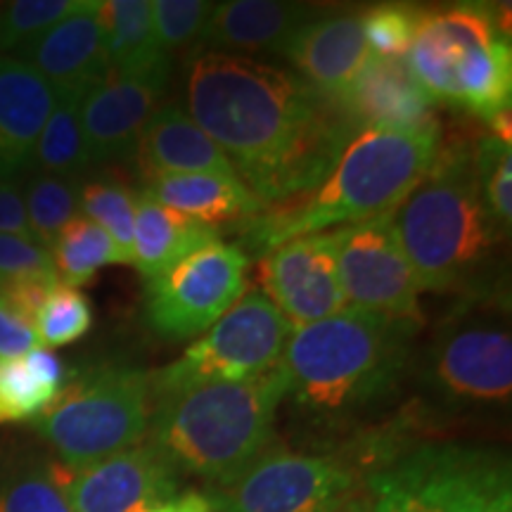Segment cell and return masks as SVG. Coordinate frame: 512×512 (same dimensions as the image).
<instances>
[{
  "mask_svg": "<svg viewBox=\"0 0 512 512\" xmlns=\"http://www.w3.org/2000/svg\"><path fill=\"white\" fill-rule=\"evenodd\" d=\"M185 102L266 207L316 188L354 131L342 105L302 76L219 50L190 62Z\"/></svg>",
  "mask_w": 512,
  "mask_h": 512,
  "instance_id": "cell-1",
  "label": "cell"
},
{
  "mask_svg": "<svg viewBox=\"0 0 512 512\" xmlns=\"http://www.w3.org/2000/svg\"><path fill=\"white\" fill-rule=\"evenodd\" d=\"M439 147V124L361 128L316 188L254 219L249 240L266 254L302 235L394 216L432 169Z\"/></svg>",
  "mask_w": 512,
  "mask_h": 512,
  "instance_id": "cell-2",
  "label": "cell"
},
{
  "mask_svg": "<svg viewBox=\"0 0 512 512\" xmlns=\"http://www.w3.org/2000/svg\"><path fill=\"white\" fill-rule=\"evenodd\" d=\"M287 394L283 366L242 382L207 384L155 401L147 444L174 467L228 484L268 451L275 411Z\"/></svg>",
  "mask_w": 512,
  "mask_h": 512,
  "instance_id": "cell-3",
  "label": "cell"
},
{
  "mask_svg": "<svg viewBox=\"0 0 512 512\" xmlns=\"http://www.w3.org/2000/svg\"><path fill=\"white\" fill-rule=\"evenodd\" d=\"M418 323L347 306L294 328L280 358L287 394L313 415H347L389 394Z\"/></svg>",
  "mask_w": 512,
  "mask_h": 512,
  "instance_id": "cell-4",
  "label": "cell"
},
{
  "mask_svg": "<svg viewBox=\"0 0 512 512\" xmlns=\"http://www.w3.org/2000/svg\"><path fill=\"white\" fill-rule=\"evenodd\" d=\"M392 223L422 292L465 285L491 254L501 230L479 192L472 150L444 143Z\"/></svg>",
  "mask_w": 512,
  "mask_h": 512,
  "instance_id": "cell-5",
  "label": "cell"
},
{
  "mask_svg": "<svg viewBox=\"0 0 512 512\" xmlns=\"http://www.w3.org/2000/svg\"><path fill=\"white\" fill-rule=\"evenodd\" d=\"M403 60L434 102H453L489 124L510 112V31L486 5L422 10Z\"/></svg>",
  "mask_w": 512,
  "mask_h": 512,
  "instance_id": "cell-6",
  "label": "cell"
},
{
  "mask_svg": "<svg viewBox=\"0 0 512 512\" xmlns=\"http://www.w3.org/2000/svg\"><path fill=\"white\" fill-rule=\"evenodd\" d=\"M152 411L150 375L136 368H95L64 382L34 427L64 467L81 470L143 444Z\"/></svg>",
  "mask_w": 512,
  "mask_h": 512,
  "instance_id": "cell-7",
  "label": "cell"
},
{
  "mask_svg": "<svg viewBox=\"0 0 512 512\" xmlns=\"http://www.w3.org/2000/svg\"><path fill=\"white\" fill-rule=\"evenodd\" d=\"M294 328L261 290H249L174 363L152 373L155 401L273 370Z\"/></svg>",
  "mask_w": 512,
  "mask_h": 512,
  "instance_id": "cell-8",
  "label": "cell"
},
{
  "mask_svg": "<svg viewBox=\"0 0 512 512\" xmlns=\"http://www.w3.org/2000/svg\"><path fill=\"white\" fill-rule=\"evenodd\" d=\"M249 256L238 245L211 242L147 280L145 318L162 339H197L247 292Z\"/></svg>",
  "mask_w": 512,
  "mask_h": 512,
  "instance_id": "cell-9",
  "label": "cell"
},
{
  "mask_svg": "<svg viewBox=\"0 0 512 512\" xmlns=\"http://www.w3.org/2000/svg\"><path fill=\"white\" fill-rule=\"evenodd\" d=\"M351 482L332 458L268 448L211 503L216 512H337Z\"/></svg>",
  "mask_w": 512,
  "mask_h": 512,
  "instance_id": "cell-10",
  "label": "cell"
},
{
  "mask_svg": "<svg viewBox=\"0 0 512 512\" xmlns=\"http://www.w3.org/2000/svg\"><path fill=\"white\" fill-rule=\"evenodd\" d=\"M339 283L356 309L422 325L420 280L403 252L392 216L335 228Z\"/></svg>",
  "mask_w": 512,
  "mask_h": 512,
  "instance_id": "cell-11",
  "label": "cell"
},
{
  "mask_svg": "<svg viewBox=\"0 0 512 512\" xmlns=\"http://www.w3.org/2000/svg\"><path fill=\"white\" fill-rule=\"evenodd\" d=\"M392 475L434 512H512L508 463L475 448L427 446Z\"/></svg>",
  "mask_w": 512,
  "mask_h": 512,
  "instance_id": "cell-12",
  "label": "cell"
},
{
  "mask_svg": "<svg viewBox=\"0 0 512 512\" xmlns=\"http://www.w3.org/2000/svg\"><path fill=\"white\" fill-rule=\"evenodd\" d=\"M259 283L292 328L318 323L349 306L339 283L335 230L268 249L259 261Z\"/></svg>",
  "mask_w": 512,
  "mask_h": 512,
  "instance_id": "cell-13",
  "label": "cell"
},
{
  "mask_svg": "<svg viewBox=\"0 0 512 512\" xmlns=\"http://www.w3.org/2000/svg\"><path fill=\"white\" fill-rule=\"evenodd\" d=\"M72 512H155L178 496V475L150 444L69 470Z\"/></svg>",
  "mask_w": 512,
  "mask_h": 512,
  "instance_id": "cell-14",
  "label": "cell"
},
{
  "mask_svg": "<svg viewBox=\"0 0 512 512\" xmlns=\"http://www.w3.org/2000/svg\"><path fill=\"white\" fill-rule=\"evenodd\" d=\"M432 375L444 392L470 401H505L512 392L510 332L489 323H458L432 351Z\"/></svg>",
  "mask_w": 512,
  "mask_h": 512,
  "instance_id": "cell-15",
  "label": "cell"
},
{
  "mask_svg": "<svg viewBox=\"0 0 512 512\" xmlns=\"http://www.w3.org/2000/svg\"><path fill=\"white\" fill-rule=\"evenodd\" d=\"M19 60L29 62L55 98L83 100L110 76L102 43L100 0H83L74 15L19 50Z\"/></svg>",
  "mask_w": 512,
  "mask_h": 512,
  "instance_id": "cell-16",
  "label": "cell"
},
{
  "mask_svg": "<svg viewBox=\"0 0 512 512\" xmlns=\"http://www.w3.org/2000/svg\"><path fill=\"white\" fill-rule=\"evenodd\" d=\"M164 83L126 79L110 74L79 105L81 131L93 162L131 159L152 112L157 110Z\"/></svg>",
  "mask_w": 512,
  "mask_h": 512,
  "instance_id": "cell-17",
  "label": "cell"
},
{
  "mask_svg": "<svg viewBox=\"0 0 512 512\" xmlns=\"http://www.w3.org/2000/svg\"><path fill=\"white\" fill-rule=\"evenodd\" d=\"M283 55L294 64L297 76L337 102L373 57L363 38L361 15L309 19L294 31Z\"/></svg>",
  "mask_w": 512,
  "mask_h": 512,
  "instance_id": "cell-18",
  "label": "cell"
},
{
  "mask_svg": "<svg viewBox=\"0 0 512 512\" xmlns=\"http://www.w3.org/2000/svg\"><path fill=\"white\" fill-rule=\"evenodd\" d=\"M347 119L361 128L434 126V100L422 91L406 60L370 57L358 79L339 98Z\"/></svg>",
  "mask_w": 512,
  "mask_h": 512,
  "instance_id": "cell-19",
  "label": "cell"
},
{
  "mask_svg": "<svg viewBox=\"0 0 512 512\" xmlns=\"http://www.w3.org/2000/svg\"><path fill=\"white\" fill-rule=\"evenodd\" d=\"M53 107V88L29 62L0 57V181L31 164Z\"/></svg>",
  "mask_w": 512,
  "mask_h": 512,
  "instance_id": "cell-20",
  "label": "cell"
},
{
  "mask_svg": "<svg viewBox=\"0 0 512 512\" xmlns=\"http://www.w3.org/2000/svg\"><path fill=\"white\" fill-rule=\"evenodd\" d=\"M140 171L150 181L157 176L216 174L238 178L219 145L181 107L164 105L152 112L136 150Z\"/></svg>",
  "mask_w": 512,
  "mask_h": 512,
  "instance_id": "cell-21",
  "label": "cell"
},
{
  "mask_svg": "<svg viewBox=\"0 0 512 512\" xmlns=\"http://www.w3.org/2000/svg\"><path fill=\"white\" fill-rule=\"evenodd\" d=\"M316 12L306 5L278 3V0H230L214 5L204 24L197 46L219 53H280L294 31L304 27Z\"/></svg>",
  "mask_w": 512,
  "mask_h": 512,
  "instance_id": "cell-22",
  "label": "cell"
},
{
  "mask_svg": "<svg viewBox=\"0 0 512 512\" xmlns=\"http://www.w3.org/2000/svg\"><path fill=\"white\" fill-rule=\"evenodd\" d=\"M100 24L110 74L166 86L171 55L157 38L150 0H100Z\"/></svg>",
  "mask_w": 512,
  "mask_h": 512,
  "instance_id": "cell-23",
  "label": "cell"
},
{
  "mask_svg": "<svg viewBox=\"0 0 512 512\" xmlns=\"http://www.w3.org/2000/svg\"><path fill=\"white\" fill-rule=\"evenodd\" d=\"M219 240V228L164 207L145 190L136 195L131 266H136L145 280L157 278L188 254Z\"/></svg>",
  "mask_w": 512,
  "mask_h": 512,
  "instance_id": "cell-24",
  "label": "cell"
},
{
  "mask_svg": "<svg viewBox=\"0 0 512 512\" xmlns=\"http://www.w3.org/2000/svg\"><path fill=\"white\" fill-rule=\"evenodd\" d=\"M164 207L181 211L216 228L238 219H259L266 204L240 178L216 174H183L150 178L145 188Z\"/></svg>",
  "mask_w": 512,
  "mask_h": 512,
  "instance_id": "cell-25",
  "label": "cell"
},
{
  "mask_svg": "<svg viewBox=\"0 0 512 512\" xmlns=\"http://www.w3.org/2000/svg\"><path fill=\"white\" fill-rule=\"evenodd\" d=\"M64 366L53 351L0 358V425L36 420L62 392Z\"/></svg>",
  "mask_w": 512,
  "mask_h": 512,
  "instance_id": "cell-26",
  "label": "cell"
},
{
  "mask_svg": "<svg viewBox=\"0 0 512 512\" xmlns=\"http://www.w3.org/2000/svg\"><path fill=\"white\" fill-rule=\"evenodd\" d=\"M69 467L43 460H17L0 470V512H72Z\"/></svg>",
  "mask_w": 512,
  "mask_h": 512,
  "instance_id": "cell-27",
  "label": "cell"
},
{
  "mask_svg": "<svg viewBox=\"0 0 512 512\" xmlns=\"http://www.w3.org/2000/svg\"><path fill=\"white\" fill-rule=\"evenodd\" d=\"M50 254H53L60 283L76 287V290L95 280L100 268L126 264L110 235L83 216H76L62 228V233L50 247Z\"/></svg>",
  "mask_w": 512,
  "mask_h": 512,
  "instance_id": "cell-28",
  "label": "cell"
},
{
  "mask_svg": "<svg viewBox=\"0 0 512 512\" xmlns=\"http://www.w3.org/2000/svg\"><path fill=\"white\" fill-rule=\"evenodd\" d=\"M79 105L81 100L76 98H55V107L43 126L31 159V164H36L43 174L74 178L91 164L81 131Z\"/></svg>",
  "mask_w": 512,
  "mask_h": 512,
  "instance_id": "cell-29",
  "label": "cell"
},
{
  "mask_svg": "<svg viewBox=\"0 0 512 512\" xmlns=\"http://www.w3.org/2000/svg\"><path fill=\"white\" fill-rule=\"evenodd\" d=\"M24 207L31 238L50 249L62 228L79 216V185L72 178L38 174L27 185Z\"/></svg>",
  "mask_w": 512,
  "mask_h": 512,
  "instance_id": "cell-30",
  "label": "cell"
},
{
  "mask_svg": "<svg viewBox=\"0 0 512 512\" xmlns=\"http://www.w3.org/2000/svg\"><path fill=\"white\" fill-rule=\"evenodd\" d=\"M93 221L110 235L114 245L131 264L133 226H136V192L114 181H88L79 188V216Z\"/></svg>",
  "mask_w": 512,
  "mask_h": 512,
  "instance_id": "cell-31",
  "label": "cell"
},
{
  "mask_svg": "<svg viewBox=\"0 0 512 512\" xmlns=\"http://www.w3.org/2000/svg\"><path fill=\"white\" fill-rule=\"evenodd\" d=\"M34 328L43 349L67 347L93 328V306L81 290L57 283L38 309Z\"/></svg>",
  "mask_w": 512,
  "mask_h": 512,
  "instance_id": "cell-32",
  "label": "cell"
},
{
  "mask_svg": "<svg viewBox=\"0 0 512 512\" xmlns=\"http://www.w3.org/2000/svg\"><path fill=\"white\" fill-rule=\"evenodd\" d=\"M472 166L486 209L498 228L512 223V152L510 143L496 136H484L472 150Z\"/></svg>",
  "mask_w": 512,
  "mask_h": 512,
  "instance_id": "cell-33",
  "label": "cell"
},
{
  "mask_svg": "<svg viewBox=\"0 0 512 512\" xmlns=\"http://www.w3.org/2000/svg\"><path fill=\"white\" fill-rule=\"evenodd\" d=\"M83 0H17L0 17V48L22 50L62 19L74 15Z\"/></svg>",
  "mask_w": 512,
  "mask_h": 512,
  "instance_id": "cell-34",
  "label": "cell"
},
{
  "mask_svg": "<svg viewBox=\"0 0 512 512\" xmlns=\"http://www.w3.org/2000/svg\"><path fill=\"white\" fill-rule=\"evenodd\" d=\"M422 10L411 5H377L361 15L368 50L380 60H403L418 31Z\"/></svg>",
  "mask_w": 512,
  "mask_h": 512,
  "instance_id": "cell-35",
  "label": "cell"
},
{
  "mask_svg": "<svg viewBox=\"0 0 512 512\" xmlns=\"http://www.w3.org/2000/svg\"><path fill=\"white\" fill-rule=\"evenodd\" d=\"M211 10H214V3H204V0H155L152 22L166 53L171 55L178 48L200 41Z\"/></svg>",
  "mask_w": 512,
  "mask_h": 512,
  "instance_id": "cell-36",
  "label": "cell"
},
{
  "mask_svg": "<svg viewBox=\"0 0 512 512\" xmlns=\"http://www.w3.org/2000/svg\"><path fill=\"white\" fill-rule=\"evenodd\" d=\"M31 278L60 280L50 249L31 238L0 235V287Z\"/></svg>",
  "mask_w": 512,
  "mask_h": 512,
  "instance_id": "cell-37",
  "label": "cell"
},
{
  "mask_svg": "<svg viewBox=\"0 0 512 512\" xmlns=\"http://www.w3.org/2000/svg\"><path fill=\"white\" fill-rule=\"evenodd\" d=\"M41 349L36 328L0 294V358H19Z\"/></svg>",
  "mask_w": 512,
  "mask_h": 512,
  "instance_id": "cell-38",
  "label": "cell"
},
{
  "mask_svg": "<svg viewBox=\"0 0 512 512\" xmlns=\"http://www.w3.org/2000/svg\"><path fill=\"white\" fill-rule=\"evenodd\" d=\"M373 486V510L370 512H434L425 501H420L413 491H408L392 472H384L370 479Z\"/></svg>",
  "mask_w": 512,
  "mask_h": 512,
  "instance_id": "cell-39",
  "label": "cell"
},
{
  "mask_svg": "<svg viewBox=\"0 0 512 512\" xmlns=\"http://www.w3.org/2000/svg\"><path fill=\"white\" fill-rule=\"evenodd\" d=\"M0 235L31 238L24 195L15 181H0Z\"/></svg>",
  "mask_w": 512,
  "mask_h": 512,
  "instance_id": "cell-40",
  "label": "cell"
},
{
  "mask_svg": "<svg viewBox=\"0 0 512 512\" xmlns=\"http://www.w3.org/2000/svg\"><path fill=\"white\" fill-rule=\"evenodd\" d=\"M155 512H216V510L209 496L197 494V491H188V494L171 498L169 503H164L162 508Z\"/></svg>",
  "mask_w": 512,
  "mask_h": 512,
  "instance_id": "cell-41",
  "label": "cell"
},
{
  "mask_svg": "<svg viewBox=\"0 0 512 512\" xmlns=\"http://www.w3.org/2000/svg\"><path fill=\"white\" fill-rule=\"evenodd\" d=\"M344 512H370V510H366V508H361V505H354V508H347Z\"/></svg>",
  "mask_w": 512,
  "mask_h": 512,
  "instance_id": "cell-42",
  "label": "cell"
}]
</instances>
